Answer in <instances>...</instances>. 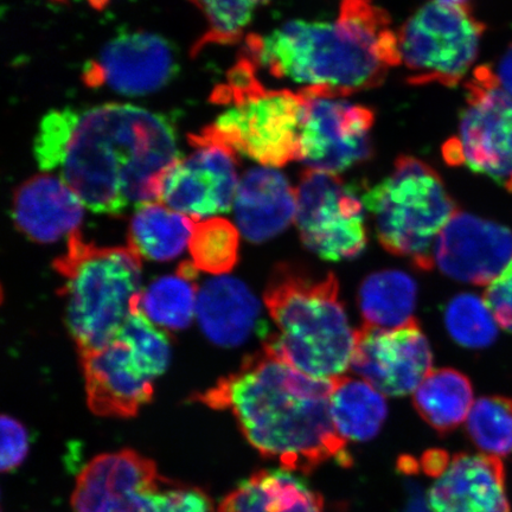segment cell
Returning <instances> with one entry per match:
<instances>
[{
	"label": "cell",
	"mask_w": 512,
	"mask_h": 512,
	"mask_svg": "<svg viewBox=\"0 0 512 512\" xmlns=\"http://www.w3.org/2000/svg\"><path fill=\"white\" fill-rule=\"evenodd\" d=\"M34 153L96 214L159 202L160 185L182 158L164 115L125 104L66 107L43 118Z\"/></svg>",
	"instance_id": "cell-1"
},
{
	"label": "cell",
	"mask_w": 512,
	"mask_h": 512,
	"mask_svg": "<svg viewBox=\"0 0 512 512\" xmlns=\"http://www.w3.org/2000/svg\"><path fill=\"white\" fill-rule=\"evenodd\" d=\"M335 383L336 377L300 373L264 349L196 400L210 408L230 409L261 456L278 460L286 470L309 473L332 458L351 464L347 440L331 418Z\"/></svg>",
	"instance_id": "cell-2"
},
{
	"label": "cell",
	"mask_w": 512,
	"mask_h": 512,
	"mask_svg": "<svg viewBox=\"0 0 512 512\" xmlns=\"http://www.w3.org/2000/svg\"><path fill=\"white\" fill-rule=\"evenodd\" d=\"M249 59L307 98H342L380 86L400 66L398 32L373 0H342L335 21H290L248 38Z\"/></svg>",
	"instance_id": "cell-3"
},
{
	"label": "cell",
	"mask_w": 512,
	"mask_h": 512,
	"mask_svg": "<svg viewBox=\"0 0 512 512\" xmlns=\"http://www.w3.org/2000/svg\"><path fill=\"white\" fill-rule=\"evenodd\" d=\"M265 304L275 334L264 345L280 361L317 379L343 376L351 364L355 332L332 272L279 265L268 280Z\"/></svg>",
	"instance_id": "cell-4"
},
{
	"label": "cell",
	"mask_w": 512,
	"mask_h": 512,
	"mask_svg": "<svg viewBox=\"0 0 512 512\" xmlns=\"http://www.w3.org/2000/svg\"><path fill=\"white\" fill-rule=\"evenodd\" d=\"M64 280L67 326L81 352L111 342L142 294V256L133 248L99 247L75 232L54 262Z\"/></svg>",
	"instance_id": "cell-5"
},
{
	"label": "cell",
	"mask_w": 512,
	"mask_h": 512,
	"mask_svg": "<svg viewBox=\"0 0 512 512\" xmlns=\"http://www.w3.org/2000/svg\"><path fill=\"white\" fill-rule=\"evenodd\" d=\"M215 96L229 106L196 138L227 146L267 168H283L300 160L307 106L302 92L265 88L256 78L255 63L246 57Z\"/></svg>",
	"instance_id": "cell-6"
},
{
	"label": "cell",
	"mask_w": 512,
	"mask_h": 512,
	"mask_svg": "<svg viewBox=\"0 0 512 512\" xmlns=\"http://www.w3.org/2000/svg\"><path fill=\"white\" fill-rule=\"evenodd\" d=\"M362 201L381 246L430 271L435 242L459 211L438 172L418 158L402 156L386 178L364 192Z\"/></svg>",
	"instance_id": "cell-7"
},
{
	"label": "cell",
	"mask_w": 512,
	"mask_h": 512,
	"mask_svg": "<svg viewBox=\"0 0 512 512\" xmlns=\"http://www.w3.org/2000/svg\"><path fill=\"white\" fill-rule=\"evenodd\" d=\"M485 25L469 4H425L398 31L401 64L412 85L457 86L477 60Z\"/></svg>",
	"instance_id": "cell-8"
},
{
	"label": "cell",
	"mask_w": 512,
	"mask_h": 512,
	"mask_svg": "<svg viewBox=\"0 0 512 512\" xmlns=\"http://www.w3.org/2000/svg\"><path fill=\"white\" fill-rule=\"evenodd\" d=\"M444 157L512 192V98L488 66L477 68L467 82L458 136L445 144Z\"/></svg>",
	"instance_id": "cell-9"
},
{
	"label": "cell",
	"mask_w": 512,
	"mask_h": 512,
	"mask_svg": "<svg viewBox=\"0 0 512 512\" xmlns=\"http://www.w3.org/2000/svg\"><path fill=\"white\" fill-rule=\"evenodd\" d=\"M296 223L305 247L324 260L355 259L367 247L363 201L337 175L304 172L297 187Z\"/></svg>",
	"instance_id": "cell-10"
},
{
	"label": "cell",
	"mask_w": 512,
	"mask_h": 512,
	"mask_svg": "<svg viewBox=\"0 0 512 512\" xmlns=\"http://www.w3.org/2000/svg\"><path fill=\"white\" fill-rule=\"evenodd\" d=\"M350 367L387 396L415 392L433 370V354L418 319L395 329L364 324L355 332Z\"/></svg>",
	"instance_id": "cell-11"
},
{
	"label": "cell",
	"mask_w": 512,
	"mask_h": 512,
	"mask_svg": "<svg viewBox=\"0 0 512 512\" xmlns=\"http://www.w3.org/2000/svg\"><path fill=\"white\" fill-rule=\"evenodd\" d=\"M190 139L196 150L166 172L159 202L195 220L228 213L241 179L236 153L219 143Z\"/></svg>",
	"instance_id": "cell-12"
},
{
	"label": "cell",
	"mask_w": 512,
	"mask_h": 512,
	"mask_svg": "<svg viewBox=\"0 0 512 512\" xmlns=\"http://www.w3.org/2000/svg\"><path fill=\"white\" fill-rule=\"evenodd\" d=\"M374 123L375 114L366 106L341 98H307L300 160L310 170L331 175L366 162L373 152Z\"/></svg>",
	"instance_id": "cell-13"
},
{
	"label": "cell",
	"mask_w": 512,
	"mask_h": 512,
	"mask_svg": "<svg viewBox=\"0 0 512 512\" xmlns=\"http://www.w3.org/2000/svg\"><path fill=\"white\" fill-rule=\"evenodd\" d=\"M178 73L174 48L149 31L121 32L88 62L83 79L88 86H106L127 96H144L168 86Z\"/></svg>",
	"instance_id": "cell-14"
},
{
	"label": "cell",
	"mask_w": 512,
	"mask_h": 512,
	"mask_svg": "<svg viewBox=\"0 0 512 512\" xmlns=\"http://www.w3.org/2000/svg\"><path fill=\"white\" fill-rule=\"evenodd\" d=\"M157 466L133 450L100 454L83 467L72 497L74 512H146L158 491Z\"/></svg>",
	"instance_id": "cell-15"
},
{
	"label": "cell",
	"mask_w": 512,
	"mask_h": 512,
	"mask_svg": "<svg viewBox=\"0 0 512 512\" xmlns=\"http://www.w3.org/2000/svg\"><path fill=\"white\" fill-rule=\"evenodd\" d=\"M433 259L447 277L490 285L512 261V233L501 224L459 210L435 242Z\"/></svg>",
	"instance_id": "cell-16"
},
{
	"label": "cell",
	"mask_w": 512,
	"mask_h": 512,
	"mask_svg": "<svg viewBox=\"0 0 512 512\" xmlns=\"http://www.w3.org/2000/svg\"><path fill=\"white\" fill-rule=\"evenodd\" d=\"M89 409L105 418H133L153 398L149 373L123 338L80 354Z\"/></svg>",
	"instance_id": "cell-17"
},
{
	"label": "cell",
	"mask_w": 512,
	"mask_h": 512,
	"mask_svg": "<svg viewBox=\"0 0 512 512\" xmlns=\"http://www.w3.org/2000/svg\"><path fill=\"white\" fill-rule=\"evenodd\" d=\"M428 503L432 512H510L502 460L456 454L435 480Z\"/></svg>",
	"instance_id": "cell-18"
},
{
	"label": "cell",
	"mask_w": 512,
	"mask_h": 512,
	"mask_svg": "<svg viewBox=\"0 0 512 512\" xmlns=\"http://www.w3.org/2000/svg\"><path fill=\"white\" fill-rule=\"evenodd\" d=\"M85 208L60 176L42 174L16 190L12 219L27 238L47 245L78 232Z\"/></svg>",
	"instance_id": "cell-19"
},
{
	"label": "cell",
	"mask_w": 512,
	"mask_h": 512,
	"mask_svg": "<svg viewBox=\"0 0 512 512\" xmlns=\"http://www.w3.org/2000/svg\"><path fill=\"white\" fill-rule=\"evenodd\" d=\"M233 210L243 238L266 242L296 221L297 189L278 170L258 166L241 177Z\"/></svg>",
	"instance_id": "cell-20"
},
{
	"label": "cell",
	"mask_w": 512,
	"mask_h": 512,
	"mask_svg": "<svg viewBox=\"0 0 512 512\" xmlns=\"http://www.w3.org/2000/svg\"><path fill=\"white\" fill-rule=\"evenodd\" d=\"M260 304L242 281L216 277L198 292L196 316L211 342L233 348L245 343L258 329Z\"/></svg>",
	"instance_id": "cell-21"
},
{
	"label": "cell",
	"mask_w": 512,
	"mask_h": 512,
	"mask_svg": "<svg viewBox=\"0 0 512 512\" xmlns=\"http://www.w3.org/2000/svg\"><path fill=\"white\" fill-rule=\"evenodd\" d=\"M217 512H324V501L290 473L264 470L229 492Z\"/></svg>",
	"instance_id": "cell-22"
},
{
	"label": "cell",
	"mask_w": 512,
	"mask_h": 512,
	"mask_svg": "<svg viewBox=\"0 0 512 512\" xmlns=\"http://www.w3.org/2000/svg\"><path fill=\"white\" fill-rule=\"evenodd\" d=\"M195 223L162 202L143 204L132 217L128 246L149 260H174L189 247Z\"/></svg>",
	"instance_id": "cell-23"
},
{
	"label": "cell",
	"mask_w": 512,
	"mask_h": 512,
	"mask_svg": "<svg viewBox=\"0 0 512 512\" xmlns=\"http://www.w3.org/2000/svg\"><path fill=\"white\" fill-rule=\"evenodd\" d=\"M413 403L416 412L433 430L447 434L469 418L473 407L472 384L458 370H432L416 388Z\"/></svg>",
	"instance_id": "cell-24"
},
{
	"label": "cell",
	"mask_w": 512,
	"mask_h": 512,
	"mask_svg": "<svg viewBox=\"0 0 512 512\" xmlns=\"http://www.w3.org/2000/svg\"><path fill=\"white\" fill-rule=\"evenodd\" d=\"M332 421L344 440L368 441L380 433L388 406L379 390L366 381L336 377L330 399Z\"/></svg>",
	"instance_id": "cell-25"
},
{
	"label": "cell",
	"mask_w": 512,
	"mask_h": 512,
	"mask_svg": "<svg viewBox=\"0 0 512 512\" xmlns=\"http://www.w3.org/2000/svg\"><path fill=\"white\" fill-rule=\"evenodd\" d=\"M197 272L192 262H184L175 274L153 281L140 294V310L160 329H187L197 312Z\"/></svg>",
	"instance_id": "cell-26"
},
{
	"label": "cell",
	"mask_w": 512,
	"mask_h": 512,
	"mask_svg": "<svg viewBox=\"0 0 512 512\" xmlns=\"http://www.w3.org/2000/svg\"><path fill=\"white\" fill-rule=\"evenodd\" d=\"M416 297V283L405 272L387 270L369 275L358 294L364 324L395 329L412 322Z\"/></svg>",
	"instance_id": "cell-27"
},
{
	"label": "cell",
	"mask_w": 512,
	"mask_h": 512,
	"mask_svg": "<svg viewBox=\"0 0 512 512\" xmlns=\"http://www.w3.org/2000/svg\"><path fill=\"white\" fill-rule=\"evenodd\" d=\"M240 235L239 228L222 217L196 220L189 243L192 264L214 277L232 272L239 261Z\"/></svg>",
	"instance_id": "cell-28"
},
{
	"label": "cell",
	"mask_w": 512,
	"mask_h": 512,
	"mask_svg": "<svg viewBox=\"0 0 512 512\" xmlns=\"http://www.w3.org/2000/svg\"><path fill=\"white\" fill-rule=\"evenodd\" d=\"M466 431L480 451L492 457L512 453V400L489 396L473 403Z\"/></svg>",
	"instance_id": "cell-29"
},
{
	"label": "cell",
	"mask_w": 512,
	"mask_h": 512,
	"mask_svg": "<svg viewBox=\"0 0 512 512\" xmlns=\"http://www.w3.org/2000/svg\"><path fill=\"white\" fill-rule=\"evenodd\" d=\"M448 334L469 349H483L495 342L497 320L485 299L473 294H460L446 309Z\"/></svg>",
	"instance_id": "cell-30"
},
{
	"label": "cell",
	"mask_w": 512,
	"mask_h": 512,
	"mask_svg": "<svg viewBox=\"0 0 512 512\" xmlns=\"http://www.w3.org/2000/svg\"><path fill=\"white\" fill-rule=\"evenodd\" d=\"M115 337L123 338L130 344L152 379H158L168 369L171 356L170 338L165 330L144 315L139 305L128 316Z\"/></svg>",
	"instance_id": "cell-31"
},
{
	"label": "cell",
	"mask_w": 512,
	"mask_h": 512,
	"mask_svg": "<svg viewBox=\"0 0 512 512\" xmlns=\"http://www.w3.org/2000/svg\"><path fill=\"white\" fill-rule=\"evenodd\" d=\"M206 17L209 31L203 43L228 44L238 41L256 11L270 0H190Z\"/></svg>",
	"instance_id": "cell-32"
},
{
	"label": "cell",
	"mask_w": 512,
	"mask_h": 512,
	"mask_svg": "<svg viewBox=\"0 0 512 512\" xmlns=\"http://www.w3.org/2000/svg\"><path fill=\"white\" fill-rule=\"evenodd\" d=\"M146 512H211V503L198 489L156 491L149 498Z\"/></svg>",
	"instance_id": "cell-33"
},
{
	"label": "cell",
	"mask_w": 512,
	"mask_h": 512,
	"mask_svg": "<svg viewBox=\"0 0 512 512\" xmlns=\"http://www.w3.org/2000/svg\"><path fill=\"white\" fill-rule=\"evenodd\" d=\"M29 452V434L21 422L9 415L2 416V466L10 472L22 465Z\"/></svg>",
	"instance_id": "cell-34"
},
{
	"label": "cell",
	"mask_w": 512,
	"mask_h": 512,
	"mask_svg": "<svg viewBox=\"0 0 512 512\" xmlns=\"http://www.w3.org/2000/svg\"><path fill=\"white\" fill-rule=\"evenodd\" d=\"M485 302L489 305L501 328L512 334V261L492 281L485 291Z\"/></svg>",
	"instance_id": "cell-35"
},
{
	"label": "cell",
	"mask_w": 512,
	"mask_h": 512,
	"mask_svg": "<svg viewBox=\"0 0 512 512\" xmlns=\"http://www.w3.org/2000/svg\"><path fill=\"white\" fill-rule=\"evenodd\" d=\"M451 459L443 450H428L421 458V466L426 475L438 478L446 471Z\"/></svg>",
	"instance_id": "cell-36"
},
{
	"label": "cell",
	"mask_w": 512,
	"mask_h": 512,
	"mask_svg": "<svg viewBox=\"0 0 512 512\" xmlns=\"http://www.w3.org/2000/svg\"><path fill=\"white\" fill-rule=\"evenodd\" d=\"M495 73L501 87L512 98V44L499 61Z\"/></svg>",
	"instance_id": "cell-37"
},
{
	"label": "cell",
	"mask_w": 512,
	"mask_h": 512,
	"mask_svg": "<svg viewBox=\"0 0 512 512\" xmlns=\"http://www.w3.org/2000/svg\"><path fill=\"white\" fill-rule=\"evenodd\" d=\"M435 2H443V3H450V4H467L469 0H435Z\"/></svg>",
	"instance_id": "cell-38"
}]
</instances>
